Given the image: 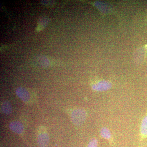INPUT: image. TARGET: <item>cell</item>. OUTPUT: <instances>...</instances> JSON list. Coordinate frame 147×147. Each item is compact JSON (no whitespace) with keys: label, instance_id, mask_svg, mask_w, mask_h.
<instances>
[{"label":"cell","instance_id":"1","mask_svg":"<svg viewBox=\"0 0 147 147\" xmlns=\"http://www.w3.org/2000/svg\"><path fill=\"white\" fill-rule=\"evenodd\" d=\"M87 116V113L86 110L83 108H76L71 111L70 119L74 125L80 126L84 123Z\"/></svg>","mask_w":147,"mask_h":147},{"label":"cell","instance_id":"3","mask_svg":"<svg viewBox=\"0 0 147 147\" xmlns=\"http://www.w3.org/2000/svg\"><path fill=\"white\" fill-rule=\"evenodd\" d=\"M16 94L23 102L25 103H31L32 101L31 94L25 88L20 87L16 89Z\"/></svg>","mask_w":147,"mask_h":147},{"label":"cell","instance_id":"9","mask_svg":"<svg viewBox=\"0 0 147 147\" xmlns=\"http://www.w3.org/2000/svg\"><path fill=\"white\" fill-rule=\"evenodd\" d=\"M98 140L96 138H93L90 140L87 147H98Z\"/></svg>","mask_w":147,"mask_h":147},{"label":"cell","instance_id":"6","mask_svg":"<svg viewBox=\"0 0 147 147\" xmlns=\"http://www.w3.org/2000/svg\"><path fill=\"white\" fill-rule=\"evenodd\" d=\"M9 126L10 130L16 134H21L24 132V125L20 122H11L9 123Z\"/></svg>","mask_w":147,"mask_h":147},{"label":"cell","instance_id":"2","mask_svg":"<svg viewBox=\"0 0 147 147\" xmlns=\"http://www.w3.org/2000/svg\"><path fill=\"white\" fill-rule=\"evenodd\" d=\"M37 141L39 147H48L49 144V137L45 127L40 126L38 128Z\"/></svg>","mask_w":147,"mask_h":147},{"label":"cell","instance_id":"5","mask_svg":"<svg viewBox=\"0 0 147 147\" xmlns=\"http://www.w3.org/2000/svg\"><path fill=\"white\" fill-rule=\"evenodd\" d=\"M140 139L141 141L147 138V109L141 122L140 127Z\"/></svg>","mask_w":147,"mask_h":147},{"label":"cell","instance_id":"8","mask_svg":"<svg viewBox=\"0 0 147 147\" xmlns=\"http://www.w3.org/2000/svg\"><path fill=\"white\" fill-rule=\"evenodd\" d=\"M1 111L5 115H8L12 113V107L9 102L5 101L1 105Z\"/></svg>","mask_w":147,"mask_h":147},{"label":"cell","instance_id":"7","mask_svg":"<svg viewBox=\"0 0 147 147\" xmlns=\"http://www.w3.org/2000/svg\"><path fill=\"white\" fill-rule=\"evenodd\" d=\"M100 136L103 139H106L110 143V144H113V139L112 133L110 129L106 127H103L100 131Z\"/></svg>","mask_w":147,"mask_h":147},{"label":"cell","instance_id":"4","mask_svg":"<svg viewBox=\"0 0 147 147\" xmlns=\"http://www.w3.org/2000/svg\"><path fill=\"white\" fill-rule=\"evenodd\" d=\"M91 86L94 90L98 92L104 91L110 89L112 87V84L109 81L103 80L94 83Z\"/></svg>","mask_w":147,"mask_h":147}]
</instances>
